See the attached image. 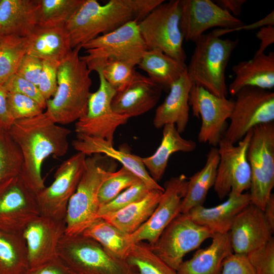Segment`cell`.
Instances as JSON below:
<instances>
[{
	"mask_svg": "<svg viewBox=\"0 0 274 274\" xmlns=\"http://www.w3.org/2000/svg\"><path fill=\"white\" fill-rule=\"evenodd\" d=\"M20 148L23 165L20 176L36 194L45 187L42 165L49 156H64L71 131L54 122L45 112L14 121L7 130Z\"/></svg>",
	"mask_w": 274,
	"mask_h": 274,
	"instance_id": "cell-1",
	"label": "cell"
},
{
	"mask_svg": "<svg viewBox=\"0 0 274 274\" xmlns=\"http://www.w3.org/2000/svg\"><path fill=\"white\" fill-rule=\"evenodd\" d=\"M81 48L73 49L60 62L56 91L46 100L45 113L57 124L76 122L87 111L92 80L91 72L79 54Z\"/></svg>",
	"mask_w": 274,
	"mask_h": 274,
	"instance_id": "cell-2",
	"label": "cell"
},
{
	"mask_svg": "<svg viewBox=\"0 0 274 274\" xmlns=\"http://www.w3.org/2000/svg\"><path fill=\"white\" fill-rule=\"evenodd\" d=\"M233 29L218 28L203 34L195 42V47L187 66V74L192 84L203 87L219 97H227L225 70L238 40L223 39L222 35Z\"/></svg>",
	"mask_w": 274,
	"mask_h": 274,
	"instance_id": "cell-3",
	"label": "cell"
},
{
	"mask_svg": "<svg viewBox=\"0 0 274 274\" xmlns=\"http://www.w3.org/2000/svg\"><path fill=\"white\" fill-rule=\"evenodd\" d=\"M117 167L115 160L103 154L86 157L84 172L67 204L65 234H82L97 219L99 189Z\"/></svg>",
	"mask_w": 274,
	"mask_h": 274,
	"instance_id": "cell-4",
	"label": "cell"
},
{
	"mask_svg": "<svg viewBox=\"0 0 274 274\" xmlns=\"http://www.w3.org/2000/svg\"><path fill=\"white\" fill-rule=\"evenodd\" d=\"M131 20L135 16L130 0H110L104 5L85 0L65 27L74 49Z\"/></svg>",
	"mask_w": 274,
	"mask_h": 274,
	"instance_id": "cell-5",
	"label": "cell"
},
{
	"mask_svg": "<svg viewBox=\"0 0 274 274\" xmlns=\"http://www.w3.org/2000/svg\"><path fill=\"white\" fill-rule=\"evenodd\" d=\"M81 56L91 71L101 68L109 60H119L135 67L147 50L138 23L130 21L114 30L99 36L81 46Z\"/></svg>",
	"mask_w": 274,
	"mask_h": 274,
	"instance_id": "cell-6",
	"label": "cell"
},
{
	"mask_svg": "<svg viewBox=\"0 0 274 274\" xmlns=\"http://www.w3.org/2000/svg\"><path fill=\"white\" fill-rule=\"evenodd\" d=\"M57 256L76 274H131L133 268L116 258L95 240L83 234H64Z\"/></svg>",
	"mask_w": 274,
	"mask_h": 274,
	"instance_id": "cell-7",
	"label": "cell"
},
{
	"mask_svg": "<svg viewBox=\"0 0 274 274\" xmlns=\"http://www.w3.org/2000/svg\"><path fill=\"white\" fill-rule=\"evenodd\" d=\"M165 2L138 22L139 30L148 50H158L186 64L179 0Z\"/></svg>",
	"mask_w": 274,
	"mask_h": 274,
	"instance_id": "cell-8",
	"label": "cell"
},
{
	"mask_svg": "<svg viewBox=\"0 0 274 274\" xmlns=\"http://www.w3.org/2000/svg\"><path fill=\"white\" fill-rule=\"evenodd\" d=\"M251 172V203L263 211L274 187V123L252 129L247 150Z\"/></svg>",
	"mask_w": 274,
	"mask_h": 274,
	"instance_id": "cell-9",
	"label": "cell"
},
{
	"mask_svg": "<svg viewBox=\"0 0 274 274\" xmlns=\"http://www.w3.org/2000/svg\"><path fill=\"white\" fill-rule=\"evenodd\" d=\"M230 123L224 138L235 144L255 126L273 122L274 92L255 87H246L235 95Z\"/></svg>",
	"mask_w": 274,
	"mask_h": 274,
	"instance_id": "cell-10",
	"label": "cell"
},
{
	"mask_svg": "<svg viewBox=\"0 0 274 274\" xmlns=\"http://www.w3.org/2000/svg\"><path fill=\"white\" fill-rule=\"evenodd\" d=\"M95 72L99 79L98 88L90 93L86 112L76 122L75 131L77 134L103 139L113 145L116 130L130 118L113 110L112 102L117 91L106 80L100 68Z\"/></svg>",
	"mask_w": 274,
	"mask_h": 274,
	"instance_id": "cell-11",
	"label": "cell"
},
{
	"mask_svg": "<svg viewBox=\"0 0 274 274\" xmlns=\"http://www.w3.org/2000/svg\"><path fill=\"white\" fill-rule=\"evenodd\" d=\"M214 234L194 222L187 214H180L163 230L151 250L171 267L177 270L188 253L198 248Z\"/></svg>",
	"mask_w": 274,
	"mask_h": 274,
	"instance_id": "cell-12",
	"label": "cell"
},
{
	"mask_svg": "<svg viewBox=\"0 0 274 274\" xmlns=\"http://www.w3.org/2000/svg\"><path fill=\"white\" fill-rule=\"evenodd\" d=\"M41 215L37 194L20 175L0 182V231L22 234Z\"/></svg>",
	"mask_w": 274,
	"mask_h": 274,
	"instance_id": "cell-13",
	"label": "cell"
},
{
	"mask_svg": "<svg viewBox=\"0 0 274 274\" xmlns=\"http://www.w3.org/2000/svg\"><path fill=\"white\" fill-rule=\"evenodd\" d=\"M252 129L235 145L223 137L218 144L219 161L214 189L222 199L230 192L239 194L250 189L251 172L247 150Z\"/></svg>",
	"mask_w": 274,
	"mask_h": 274,
	"instance_id": "cell-14",
	"label": "cell"
},
{
	"mask_svg": "<svg viewBox=\"0 0 274 274\" xmlns=\"http://www.w3.org/2000/svg\"><path fill=\"white\" fill-rule=\"evenodd\" d=\"M189 105L193 116L201 119L198 142L217 147L228 127L226 121L231 116L234 100L216 96L200 86L192 84Z\"/></svg>",
	"mask_w": 274,
	"mask_h": 274,
	"instance_id": "cell-15",
	"label": "cell"
},
{
	"mask_svg": "<svg viewBox=\"0 0 274 274\" xmlns=\"http://www.w3.org/2000/svg\"><path fill=\"white\" fill-rule=\"evenodd\" d=\"M86 158L85 154L78 152L63 161L52 183L37 194L41 215L65 220L67 204L84 172Z\"/></svg>",
	"mask_w": 274,
	"mask_h": 274,
	"instance_id": "cell-16",
	"label": "cell"
},
{
	"mask_svg": "<svg viewBox=\"0 0 274 274\" xmlns=\"http://www.w3.org/2000/svg\"><path fill=\"white\" fill-rule=\"evenodd\" d=\"M180 27L186 41L195 42L208 29H231L245 25L211 0H179Z\"/></svg>",
	"mask_w": 274,
	"mask_h": 274,
	"instance_id": "cell-17",
	"label": "cell"
},
{
	"mask_svg": "<svg viewBox=\"0 0 274 274\" xmlns=\"http://www.w3.org/2000/svg\"><path fill=\"white\" fill-rule=\"evenodd\" d=\"M188 179L183 174L167 181L162 196L151 216L138 229L129 234L134 244L147 241L153 245L166 226L181 213V203L185 197Z\"/></svg>",
	"mask_w": 274,
	"mask_h": 274,
	"instance_id": "cell-18",
	"label": "cell"
},
{
	"mask_svg": "<svg viewBox=\"0 0 274 274\" xmlns=\"http://www.w3.org/2000/svg\"><path fill=\"white\" fill-rule=\"evenodd\" d=\"M65 230V220L41 214L27 225L22 234L27 248L29 267L57 256V247Z\"/></svg>",
	"mask_w": 274,
	"mask_h": 274,
	"instance_id": "cell-19",
	"label": "cell"
},
{
	"mask_svg": "<svg viewBox=\"0 0 274 274\" xmlns=\"http://www.w3.org/2000/svg\"><path fill=\"white\" fill-rule=\"evenodd\" d=\"M263 211L250 203L234 218L229 231L232 251L247 254L265 244L272 237Z\"/></svg>",
	"mask_w": 274,
	"mask_h": 274,
	"instance_id": "cell-20",
	"label": "cell"
},
{
	"mask_svg": "<svg viewBox=\"0 0 274 274\" xmlns=\"http://www.w3.org/2000/svg\"><path fill=\"white\" fill-rule=\"evenodd\" d=\"M162 88L148 77L135 71L131 82L116 92L112 102L113 110L129 118L143 115L154 108Z\"/></svg>",
	"mask_w": 274,
	"mask_h": 274,
	"instance_id": "cell-21",
	"label": "cell"
},
{
	"mask_svg": "<svg viewBox=\"0 0 274 274\" xmlns=\"http://www.w3.org/2000/svg\"><path fill=\"white\" fill-rule=\"evenodd\" d=\"M72 146L78 152L86 156L101 154L118 161L151 189L164 191V188L150 176L141 157L138 155L125 151L117 150L114 148L113 144L103 139L84 134H77V139L73 141Z\"/></svg>",
	"mask_w": 274,
	"mask_h": 274,
	"instance_id": "cell-22",
	"label": "cell"
},
{
	"mask_svg": "<svg viewBox=\"0 0 274 274\" xmlns=\"http://www.w3.org/2000/svg\"><path fill=\"white\" fill-rule=\"evenodd\" d=\"M226 200L211 208L203 205L191 209L187 214L197 224L209 229L214 234L229 232L235 217L251 203L249 193L230 192Z\"/></svg>",
	"mask_w": 274,
	"mask_h": 274,
	"instance_id": "cell-23",
	"label": "cell"
},
{
	"mask_svg": "<svg viewBox=\"0 0 274 274\" xmlns=\"http://www.w3.org/2000/svg\"><path fill=\"white\" fill-rule=\"evenodd\" d=\"M192 84L187 71L172 84L168 95L156 109L153 121L156 128L172 124L180 133L185 131L189 121V96Z\"/></svg>",
	"mask_w": 274,
	"mask_h": 274,
	"instance_id": "cell-24",
	"label": "cell"
},
{
	"mask_svg": "<svg viewBox=\"0 0 274 274\" xmlns=\"http://www.w3.org/2000/svg\"><path fill=\"white\" fill-rule=\"evenodd\" d=\"M232 71L235 77L228 88L232 96L246 87L270 90L274 87V52L254 55L234 65Z\"/></svg>",
	"mask_w": 274,
	"mask_h": 274,
	"instance_id": "cell-25",
	"label": "cell"
},
{
	"mask_svg": "<svg viewBox=\"0 0 274 274\" xmlns=\"http://www.w3.org/2000/svg\"><path fill=\"white\" fill-rule=\"evenodd\" d=\"M38 0H0V36L28 37L38 26Z\"/></svg>",
	"mask_w": 274,
	"mask_h": 274,
	"instance_id": "cell-26",
	"label": "cell"
},
{
	"mask_svg": "<svg viewBox=\"0 0 274 274\" xmlns=\"http://www.w3.org/2000/svg\"><path fill=\"white\" fill-rule=\"evenodd\" d=\"M211 245L183 261L178 274H220L224 260L233 253L229 232L214 234Z\"/></svg>",
	"mask_w": 274,
	"mask_h": 274,
	"instance_id": "cell-27",
	"label": "cell"
},
{
	"mask_svg": "<svg viewBox=\"0 0 274 274\" xmlns=\"http://www.w3.org/2000/svg\"><path fill=\"white\" fill-rule=\"evenodd\" d=\"M27 39V54L42 60L60 62L73 49L65 26H37Z\"/></svg>",
	"mask_w": 274,
	"mask_h": 274,
	"instance_id": "cell-28",
	"label": "cell"
},
{
	"mask_svg": "<svg viewBox=\"0 0 274 274\" xmlns=\"http://www.w3.org/2000/svg\"><path fill=\"white\" fill-rule=\"evenodd\" d=\"M196 148V143L182 138L174 124H166L163 127L161 143L155 153L141 159L150 176L157 182L162 179L173 154L191 152Z\"/></svg>",
	"mask_w": 274,
	"mask_h": 274,
	"instance_id": "cell-29",
	"label": "cell"
},
{
	"mask_svg": "<svg viewBox=\"0 0 274 274\" xmlns=\"http://www.w3.org/2000/svg\"><path fill=\"white\" fill-rule=\"evenodd\" d=\"M163 191L152 190L143 199L100 218L127 234H131L146 222L158 204Z\"/></svg>",
	"mask_w": 274,
	"mask_h": 274,
	"instance_id": "cell-30",
	"label": "cell"
},
{
	"mask_svg": "<svg viewBox=\"0 0 274 274\" xmlns=\"http://www.w3.org/2000/svg\"><path fill=\"white\" fill-rule=\"evenodd\" d=\"M219 155L217 147H212L207 155L204 166L188 179L187 191L181 203V213L202 206L209 190L214 186Z\"/></svg>",
	"mask_w": 274,
	"mask_h": 274,
	"instance_id": "cell-31",
	"label": "cell"
},
{
	"mask_svg": "<svg viewBox=\"0 0 274 274\" xmlns=\"http://www.w3.org/2000/svg\"><path fill=\"white\" fill-rule=\"evenodd\" d=\"M137 66L163 90L168 92L172 84L187 71L186 64L158 50H147Z\"/></svg>",
	"mask_w": 274,
	"mask_h": 274,
	"instance_id": "cell-32",
	"label": "cell"
},
{
	"mask_svg": "<svg viewBox=\"0 0 274 274\" xmlns=\"http://www.w3.org/2000/svg\"><path fill=\"white\" fill-rule=\"evenodd\" d=\"M99 243L112 256L125 260L133 244L127 234L98 218L82 233Z\"/></svg>",
	"mask_w": 274,
	"mask_h": 274,
	"instance_id": "cell-33",
	"label": "cell"
},
{
	"mask_svg": "<svg viewBox=\"0 0 274 274\" xmlns=\"http://www.w3.org/2000/svg\"><path fill=\"white\" fill-rule=\"evenodd\" d=\"M29 267L23 234L0 231V274H23Z\"/></svg>",
	"mask_w": 274,
	"mask_h": 274,
	"instance_id": "cell-34",
	"label": "cell"
},
{
	"mask_svg": "<svg viewBox=\"0 0 274 274\" xmlns=\"http://www.w3.org/2000/svg\"><path fill=\"white\" fill-rule=\"evenodd\" d=\"M85 0H38V26H65Z\"/></svg>",
	"mask_w": 274,
	"mask_h": 274,
	"instance_id": "cell-35",
	"label": "cell"
},
{
	"mask_svg": "<svg viewBox=\"0 0 274 274\" xmlns=\"http://www.w3.org/2000/svg\"><path fill=\"white\" fill-rule=\"evenodd\" d=\"M27 50V38L0 36V84L16 74Z\"/></svg>",
	"mask_w": 274,
	"mask_h": 274,
	"instance_id": "cell-36",
	"label": "cell"
},
{
	"mask_svg": "<svg viewBox=\"0 0 274 274\" xmlns=\"http://www.w3.org/2000/svg\"><path fill=\"white\" fill-rule=\"evenodd\" d=\"M126 261L138 274H178L151 250L148 243L133 244Z\"/></svg>",
	"mask_w": 274,
	"mask_h": 274,
	"instance_id": "cell-37",
	"label": "cell"
},
{
	"mask_svg": "<svg viewBox=\"0 0 274 274\" xmlns=\"http://www.w3.org/2000/svg\"><path fill=\"white\" fill-rule=\"evenodd\" d=\"M23 157L7 130L0 128V182L20 174Z\"/></svg>",
	"mask_w": 274,
	"mask_h": 274,
	"instance_id": "cell-38",
	"label": "cell"
},
{
	"mask_svg": "<svg viewBox=\"0 0 274 274\" xmlns=\"http://www.w3.org/2000/svg\"><path fill=\"white\" fill-rule=\"evenodd\" d=\"M140 180L134 174L122 166L101 184L98 194L100 206L110 202L124 190Z\"/></svg>",
	"mask_w": 274,
	"mask_h": 274,
	"instance_id": "cell-39",
	"label": "cell"
},
{
	"mask_svg": "<svg viewBox=\"0 0 274 274\" xmlns=\"http://www.w3.org/2000/svg\"><path fill=\"white\" fill-rule=\"evenodd\" d=\"M152 190L142 180L127 188L110 202L100 206L97 218L116 212L145 198Z\"/></svg>",
	"mask_w": 274,
	"mask_h": 274,
	"instance_id": "cell-40",
	"label": "cell"
},
{
	"mask_svg": "<svg viewBox=\"0 0 274 274\" xmlns=\"http://www.w3.org/2000/svg\"><path fill=\"white\" fill-rule=\"evenodd\" d=\"M134 67L122 61L109 60L100 68L106 80L117 92L131 82L135 72Z\"/></svg>",
	"mask_w": 274,
	"mask_h": 274,
	"instance_id": "cell-41",
	"label": "cell"
},
{
	"mask_svg": "<svg viewBox=\"0 0 274 274\" xmlns=\"http://www.w3.org/2000/svg\"><path fill=\"white\" fill-rule=\"evenodd\" d=\"M7 104L9 114L14 121L35 117L44 110L31 98L17 93L8 92Z\"/></svg>",
	"mask_w": 274,
	"mask_h": 274,
	"instance_id": "cell-42",
	"label": "cell"
},
{
	"mask_svg": "<svg viewBox=\"0 0 274 274\" xmlns=\"http://www.w3.org/2000/svg\"><path fill=\"white\" fill-rule=\"evenodd\" d=\"M256 274H274V239L247 254Z\"/></svg>",
	"mask_w": 274,
	"mask_h": 274,
	"instance_id": "cell-43",
	"label": "cell"
},
{
	"mask_svg": "<svg viewBox=\"0 0 274 274\" xmlns=\"http://www.w3.org/2000/svg\"><path fill=\"white\" fill-rule=\"evenodd\" d=\"M8 92L17 93L28 96L36 101L44 109L46 100L41 94L37 86L15 74L3 84Z\"/></svg>",
	"mask_w": 274,
	"mask_h": 274,
	"instance_id": "cell-44",
	"label": "cell"
},
{
	"mask_svg": "<svg viewBox=\"0 0 274 274\" xmlns=\"http://www.w3.org/2000/svg\"><path fill=\"white\" fill-rule=\"evenodd\" d=\"M59 63L60 62L56 61L43 60L38 87L46 100L52 98L56 91Z\"/></svg>",
	"mask_w": 274,
	"mask_h": 274,
	"instance_id": "cell-45",
	"label": "cell"
},
{
	"mask_svg": "<svg viewBox=\"0 0 274 274\" xmlns=\"http://www.w3.org/2000/svg\"><path fill=\"white\" fill-rule=\"evenodd\" d=\"M220 274H256L247 254L232 253L224 260Z\"/></svg>",
	"mask_w": 274,
	"mask_h": 274,
	"instance_id": "cell-46",
	"label": "cell"
},
{
	"mask_svg": "<svg viewBox=\"0 0 274 274\" xmlns=\"http://www.w3.org/2000/svg\"><path fill=\"white\" fill-rule=\"evenodd\" d=\"M42 65V60L26 54L22 59L16 74L38 86Z\"/></svg>",
	"mask_w": 274,
	"mask_h": 274,
	"instance_id": "cell-47",
	"label": "cell"
},
{
	"mask_svg": "<svg viewBox=\"0 0 274 274\" xmlns=\"http://www.w3.org/2000/svg\"><path fill=\"white\" fill-rule=\"evenodd\" d=\"M23 274H76L57 256L33 267H29Z\"/></svg>",
	"mask_w": 274,
	"mask_h": 274,
	"instance_id": "cell-48",
	"label": "cell"
},
{
	"mask_svg": "<svg viewBox=\"0 0 274 274\" xmlns=\"http://www.w3.org/2000/svg\"><path fill=\"white\" fill-rule=\"evenodd\" d=\"M256 38L260 41L259 48L255 55L264 53L266 49L274 43V26L263 27L256 33Z\"/></svg>",
	"mask_w": 274,
	"mask_h": 274,
	"instance_id": "cell-49",
	"label": "cell"
},
{
	"mask_svg": "<svg viewBox=\"0 0 274 274\" xmlns=\"http://www.w3.org/2000/svg\"><path fill=\"white\" fill-rule=\"evenodd\" d=\"M7 94L3 85L0 84V128L6 130H8L14 122L8 111Z\"/></svg>",
	"mask_w": 274,
	"mask_h": 274,
	"instance_id": "cell-50",
	"label": "cell"
},
{
	"mask_svg": "<svg viewBox=\"0 0 274 274\" xmlns=\"http://www.w3.org/2000/svg\"><path fill=\"white\" fill-rule=\"evenodd\" d=\"M214 2L223 10L233 16L241 15L242 8L247 1L245 0H216Z\"/></svg>",
	"mask_w": 274,
	"mask_h": 274,
	"instance_id": "cell-51",
	"label": "cell"
},
{
	"mask_svg": "<svg viewBox=\"0 0 274 274\" xmlns=\"http://www.w3.org/2000/svg\"><path fill=\"white\" fill-rule=\"evenodd\" d=\"M274 26V11H272L264 18L260 20L251 23L248 25H244L240 27L237 28L235 31H239L242 30H250L257 28H261L266 26Z\"/></svg>",
	"mask_w": 274,
	"mask_h": 274,
	"instance_id": "cell-52",
	"label": "cell"
},
{
	"mask_svg": "<svg viewBox=\"0 0 274 274\" xmlns=\"http://www.w3.org/2000/svg\"><path fill=\"white\" fill-rule=\"evenodd\" d=\"M265 219L272 231L274 232V195H271L263 210Z\"/></svg>",
	"mask_w": 274,
	"mask_h": 274,
	"instance_id": "cell-53",
	"label": "cell"
},
{
	"mask_svg": "<svg viewBox=\"0 0 274 274\" xmlns=\"http://www.w3.org/2000/svg\"><path fill=\"white\" fill-rule=\"evenodd\" d=\"M131 274H138L136 271L135 270V269L134 268H133V270L132 271Z\"/></svg>",
	"mask_w": 274,
	"mask_h": 274,
	"instance_id": "cell-54",
	"label": "cell"
}]
</instances>
